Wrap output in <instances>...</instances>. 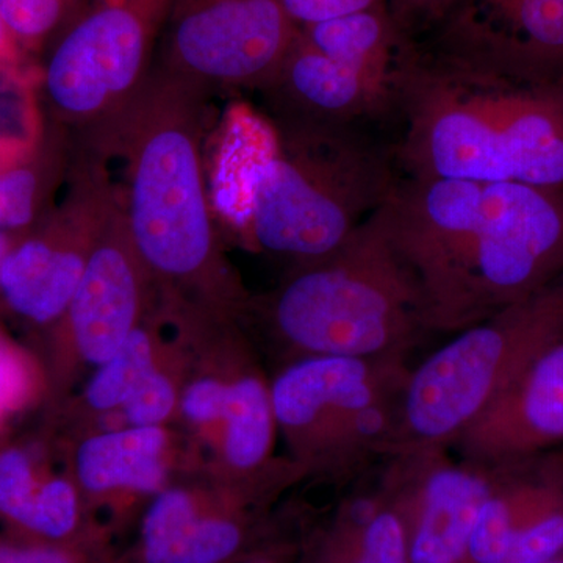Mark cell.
<instances>
[{"label": "cell", "mask_w": 563, "mask_h": 563, "mask_svg": "<svg viewBox=\"0 0 563 563\" xmlns=\"http://www.w3.org/2000/svg\"><path fill=\"white\" fill-rule=\"evenodd\" d=\"M210 95L157 62L90 146L124 163L125 217L158 306L243 321L252 296L222 247L203 162Z\"/></svg>", "instance_id": "cell-1"}, {"label": "cell", "mask_w": 563, "mask_h": 563, "mask_svg": "<svg viewBox=\"0 0 563 563\" xmlns=\"http://www.w3.org/2000/svg\"><path fill=\"white\" fill-rule=\"evenodd\" d=\"M396 84L406 177L563 187V77L518 76L409 40Z\"/></svg>", "instance_id": "cell-2"}, {"label": "cell", "mask_w": 563, "mask_h": 563, "mask_svg": "<svg viewBox=\"0 0 563 563\" xmlns=\"http://www.w3.org/2000/svg\"><path fill=\"white\" fill-rule=\"evenodd\" d=\"M398 177L357 128L268 121L222 184L232 224L287 272L324 261L390 198Z\"/></svg>", "instance_id": "cell-3"}, {"label": "cell", "mask_w": 563, "mask_h": 563, "mask_svg": "<svg viewBox=\"0 0 563 563\" xmlns=\"http://www.w3.org/2000/svg\"><path fill=\"white\" fill-rule=\"evenodd\" d=\"M250 314L288 351V361L406 358L432 332L420 282L393 242L384 206L339 251L287 272L272 292L252 298Z\"/></svg>", "instance_id": "cell-4"}, {"label": "cell", "mask_w": 563, "mask_h": 563, "mask_svg": "<svg viewBox=\"0 0 563 563\" xmlns=\"http://www.w3.org/2000/svg\"><path fill=\"white\" fill-rule=\"evenodd\" d=\"M563 336V276L457 332L404 385L390 455L444 451Z\"/></svg>", "instance_id": "cell-5"}, {"label": "cell", "mask_w": 563, "mask_h": 563, "mask_svg": "<svg viewBox=\"0 0 563 563\" xmlns=\"http://www.w3.org/2000/svg\"><path fill=\"white\" fill-rule=\"evenodd\" d=\"M406 358L312 355L291 358L272 379L277 433L303 476H347L390 454Z\"/></svg>", "instance_id": "cell-6"}, {"label": "cell", "mask_w": 563, "mask_h": 563, "mask_svg": "<svg viewBox=\"0 0 563 563\" xmlns=\"http://www.w3.org/2000/svg\"><path fill=\"white\" fill-rule=\"evenodd\" d=\"M173 0H99L47 46L41 99L70 139L92 141L128 109L154 68Z\"/></svg>", "instance_id": "cell-7"}, {"label": "cell", "mask_w": 563, "mask_h": 563, "mask_svg": "<svg viewBox=\"0 0 563 563\" xmlns=\"http://www.w3.org/2000/svg\"><path fill=\"white\" fill-rule=\"evenodd\" d=\"M110 158L70 140L60 201L18 233L0 268V307L22 324L49 331L79 287L107 218L121 201Z\"/></svg>", "instance_id": "cell-8"}, {"label": "cell", "mask_w": 563, "mask_h": 563, "mask_svg": "<svg viewBox=\"0 0 563 563\" xmlns=\"http://www.w3.org/2000/svg\"><path fill=\"white\" fill-rule=\"evenodd\" d=\"M155 302L157 296L132 242L121 198L103 224L65 313L44 332L47 351L41 358L49 377L51 410L120 351Z\"/></svg>", "instance_id": "cell-9"}, {"label": "cell", "mask_w": 563, "mask_h": 563, "mask_svg": "<svg viewBox=\"0 0 563 563\" xmlns=\"http://www.w3.org/2000/svg\"><path fill=\"white\" fill-rule=\"evenodd\" d=\"M484 196L477 181L404 177L384 203L393 242L420 282L432 331L468 328L470 257Z\"/></svg>", "instance_id": "cell-10"}, {"label": "cell", "mask_w": 563, "mask_h": 563, "mask_svg": "<svg viewBox=\"0 0 563 563\" xmlns=\"http://www.w3.org/2000/svg\"><path fill=\"white\" fill-rule=\"evenodd\" d=\"M563 276V187L485 184L470 257L468 325Z\"/></svg>", "instance_id": "cell-11"}, {"label": "cell", "mask_w": 563, "mask_h": 563, "mask_svg": "<svg viewBox=\"0 0 563 563\" xmlns=\"http://www.w3.org/2000/svg\"><path fill=\"white\" fill-rule=\"evenodd\" d=\"M298 32L277 0H173L158 63L209 92L261 90Z\"/></svg>", "instance_id": "cell-12"}, {"label": "cell", "mask_w": 563, "mask_h": 563, "mask_svg": "<svg viewBox=\"0 0 563 563\" xmlns=\"http://www.w3.org/2000/svg\"><path fill=\"white\" fill-rule=\"evenodd\" d=\"M57 437L92 525L99 512L121 518L144 509L181 473L199 468L195 448L174 426Z\"/></svg>", "instance_id": "cell-13"}, {"label": "cell", "mask_w": 563, "mask_h": 563, "mask_svg": "<svg viewBox=\"0 0 563 563\" xmlns=\"http://www.w3.org/2000/svg\"><path fill=\"white\" fill-rule=\"evenodd\" d=\"M273 485L239 484L203 468L177 476L141 515L140 563H231L247 540L244 506Z\"/></svg>", "instance_id": "cell-14"}, {"label": "cell", "mask_w": 563, "mask_h": 563, "mask_svg": "<svg viewBox=\"0 0 563 563\" xmlns=\"http://www.w3.org/2000/svg\"><path fill=\"white\" fill-rule=\"evenodd\" d=\"M418 43L493 68L563 77V0H455Z\"/></svg>", "instance_id": "cell-15"}, {"label": "cell", "mask_w": 563, "mask_h": 563, "mask_svg": "<svg viewBox=\"0 0 563 563\" xmlns=\"http://www.w3.org/2000/svg\"><path fill=\"white\" fill-rule=\"evenodd\" d=\"M387 479L412 512L406 526L410 563H462L493 490V472L448 461L444 451L396 455Z\"/></svg>", "instance_id": "cell-16"}, {"label": "cell", "mask_w": 563, "mask_h": 563, "mask_svg": "<svg viewBox=\"0 0 563 563\" xmlns=\"http://www.w3.org/2000/svg\"><path fill=\"white\" fill-rule=\"evenodd\" d=\"M395 79L328 57L303 38L292 41L272 79L261 88L269 121L299 128H357L396 111Z\"/></svg>", "instance_id": "cell-17"}, {"label": "cell", "mask_w": 563, "mask_h": 563, "mask_svg": "<svg viewBox=\"0 0 563 563\" xmlns=\"http://www.w3.org/2000/svg\"><path fill=\"white\" fill-rule=\"evenodd\" d=\"M0 525L52 543H96L79 487L52 429L0 439Z\"/></svg>", "instance_id": "cell-18"}, {"label": "cell", "mask_w": 563, "mask_h": 563, "mask_svg": "<svg viewBox=\"0 0 563 563\" xmlns=\"http://www.w3.org/2000/svg\"><path fill=\"white\" fill-rule=\"evenodd\" d=\"M463 462L495 470L563 444V336L548 346L453 443Z\"/></svg>", "instance_id": "cell-19"}, {"label": "cell", "mask_w": 563, "mask_h": 563, "mask_svg": "<svg viewBox=\"0 0 563 563\" xmlns=\"http://www.w3.org/2000/svg\"><path fill=\"white\" fill-rule=\"evenodd\" d=\"M179 343L176 324L152 307L120 351L88 374L79 387L51 410L52 431L60 437L98 431L135 395Z\"/></svg>", "instance_id": "cell-20"}, {"label": "cell", "mask_w": 563, "mask_h": 563, "mask_svg": "<svg viewBox=\"0 0 563 563\" xmlns=\"http://www.w3.org/2000/svg\"><path fill=\"white\" fill-rule=\"evenodd\" d=\"M69 162V132L51 121L31 146L0 162V232L18 235L51 210Z\"/></svg>", "instance_id": "cell-21"}, {"label": "cell", "mask_w": 563, "mask_h": 563, "mask_svg": "<svg viewBox=\"0 0 563 563\" xmlns=\"http://www.w3.org/2000/svg\"><path fill=\"white\" fill-rule=\"evenodd\" d=\"M49 398L43 358L0 329V439Z\"/></svg>", "instance_id": "cell-22"}, {"label": "cell", "mask_w": 563, "mask_h": 563, "mask_svg": "<svg viewBox=\"0 0 563 563\" xmlns=\"http://www.w3.org/2000/svg\"><path fill=\"white\" fill-rule=\"evenodd\" d=\"M347 533L335 563H410L406 526L398 509L358 501L351 507Z\"/></svg>", "instance_id": "cell-23"}, {"label": "cell", "mask_w": 563, "mask_h": 563, "mask_svg": "<svg viewBox=\"0 0 563 563\" xmlns=\"http://www.w3.org/2000/svg\"><path fill=\"white\" fill-rule=\"evenodd\" d=\"M88 0H0V16L14 43L40 51L76 20Z\"/></svg>", "instance_id": "cell-24"}, {"label": "cell", "mask_w": 563, "mask_h": 563, "mask_svg": "<svg viewBox=\"0 0 563 563\" xmlns=\"http://www.w3.org/2000/svg\"><path fill=\"white\" fill-rule=\"evenodd\" d=\"M95 543H52L11 531L0 533V563H92Z\"/></svg>", "instance_id": "cell-25"}, {"label": "cell", "mask_w": 563, "mask_h": 563, "mask_svg": "<svg viewBox=\"0 0 563 563\" xmlns=\"http://www.w3.org/2000/svg\"><path fill=\"white\" fill-rule=\"evenodd\" d=\"M455 0H388L393 20L402 35L420 40L439 25Z\"/></svg>", "instance_id": "cell-26"}, {"label": "cell", "mask_w": 563, "mask_h": 563, "mask_svg": "<svg viewBox=\"0 0 563 563\" xmlns=\"http://www.w3.org/2000/svg\"><path fill=\"white\" fill-rule=\"evenodd\" d=\"M298 27L376 9L388 0H277Z\"/></svg>", "instance_id": "cell-27"}, {"label": "cell", "mask_w": 563, "mask_h": 563, "mask_svg": "<svg viewBox=\"0 0 563 563\" xmlns=\"http://www.w3.org/2000/svg\"><path fill=\"white\" fill-rule=\"evenodd\" d=\"M11 43H14V40L11 38L9 29H7L5 22L0 16V60L5 57Z\"/></svg>", "instance_id": "cell-28"}, {"label": "cell", "mask_w": 563, "mask_h": 563, "mask_svg": "<svg viewBox=\"0 0 563 563\" xmlns=\"http://www.w3.org/2000/svg\"><path fill=\"white\" fill-rule=\"evenodd\" d=\"M13 233L0 232V268H2V263L5 261L7 254H9L11 244L14 242Z\"/></svg>", "instance_id": "cell-29"}, {"label": "cell", "mask_w": 563, "mask_h": 563, "mask_svg": "<svg viewBox=\"0 0 563 563\" xmlns=\"http://www.w3.org/2000/svg\"><path fill=\"white\" fill-rule=\"evenodd\" d=\"M543 563H563V554L559 555V558L553 559V561H548Z\"/></svg>", "instance_id": "cell-30"}]
</instances>
